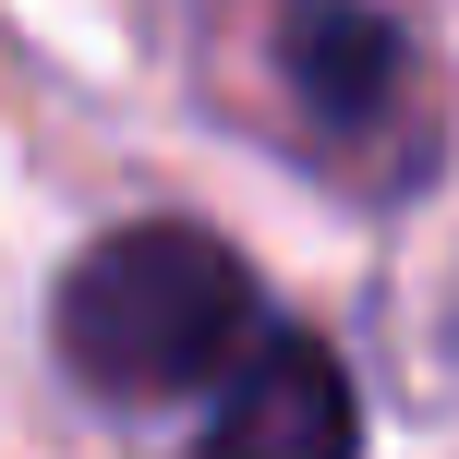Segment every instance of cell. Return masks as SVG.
<instances>
[{"mask_svg": "<svg viewBox=\"0 0 459 459\" xmlns=\"http://www.w3.org/2000/svg\"><path fill=\"white\" fill-rule=\"evenodd\" d=\"M194 459H363V411H351L339 351L302 339V326H266L230 363V387H206Z\"/></svg>", "mask_w": 459, "mask_h": 459, "instance_id": "cell-3", "label": "cell"}, {"mask_svg": "<svg viewBox=\"0 0 459 459\" xmlns=\"http://www.w3.org/2000/svg\"><path fill=\"white\" fill-rule=\"evenodd\" d=\"M266 73H278V121L315 169L363 194H411L436 158V109H423V48L399 37L375 0H290L266 24Z\"/></svg>", "mask_w": 459, "mask_h": 459, "instance_id": "cell-2", "label": "cell"}, {"mask_svg": "<svg viewBox=\"0 0 459 459\" xmlns=\"http://www.w3.org/2000/svg\"><path fill=\"white\" fill-rule=\"evenodd\" d=\"M254 339H266V315H254L242 254H230L218 230H194V218L109 230V242L61 278V363L85 375L97 399H121V411L230 387V363H242Z\"/></svg>", "mask_w": 459, "mask_h": 459, "instance_id": "cell-1", "label": "cell"}]
</instances>
